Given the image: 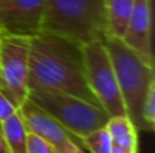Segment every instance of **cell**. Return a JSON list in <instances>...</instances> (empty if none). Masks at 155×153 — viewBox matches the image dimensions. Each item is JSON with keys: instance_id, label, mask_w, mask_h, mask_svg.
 Listing matches in <instances>:
<instances>
[{"instance_id": "cell-4", "label": "cell", "mask_w": 155, "mask_h": 153, "mask_svg": "<svg viewBox=\"0 0 155 153\" xmlns=\"http://www.w3.org/2000/svg\"><path fill=\"white\" fill-rule=\"evenodd\" d=\"M30 100L51 114L79 142L83 136L105 126L109 115L104 108L72 95L49 91H29Z\"/></svg>"}, {"instance_id": "cell-17", "label": "cell", "mask_w": 155, "mask_h": 153, "mask_svg": "<svg viewBox=\"0 0 155 153\" xmlns=\"http://www.w3.org/2000/svg\"><path fill=\"white\" fill-rule=\"evenodd\" d=\"M0 153H10L7 148V144H5L4 136H3V130H2V123H0Z\"/></svg>"}, {"instance_id": "cell-10", "label": "cell", "mask_w": 155, "mask_h": 153, "mask_svg": "<svg viewBox=\"0 0 155 153\" xmlns=\"http://www.w3.org/2000/svg\"><path fill=\"white\" fill-rule=\"evenodd\" d=\"M105 126H106L114 145L137 153L139 151V134H137V132L139 130L134 125V122L129 119L128 115L110 117Z\"/></svg>"}, {"instance_id": "cell-2", "label": "cell", "mask_w": 155, "mask_h": 153, "mask_svg": "<svg viewBox=\"0 0 155 153\" xmlns=\"http://www.w3.org/2000/svg\"><path fill=\"white\" fill-rule=\"evenodd\" d=\"M41 31L78 45L109 35L105 0H46Z\"/></svg>"}, {"instance_id": "cell-19", "label": "cell", "mask_w": 155, "mask_h": 153, "mask_svg": "<svg viewBox=\"0 0 155 153\" xmlns=\"http://www.w3.org/2000/svg\"><path fill=\"white\" fill-rule=\"evenodd\" d=\"M74 153H86V152L83 151V148H80V146H78V148H76V151L74 152Z\"/></svg>"}, {"instance_id": "cell-9", "label": "cell", "mask_w": 155, "mask_h": 153, "mask_svg": "<svg viewBox=\"0 0 155 153\" xmlns=\"http://www.w3.org/2000/svg\"><path fill=\"white\" fill-rule=\"evenodd\" d=\"M121 39L147 64L154 65L153 57V0H135L131 18Z\"/></svg>"}, {"instance_id": "cell-3", "label": "cell", "mask_w": 155, "mask_h": 153, "mask_svg": "<svg viewBox=\"0 0 155 153\" xmlns=\"http://www.w3.org/2000/svg\"><path fill=\"white\" fill-rule=\"evenodd\" d=\"M104 42L114 68L127 115L137 130H143L142 107L148 89L155 83L154 65L147 64L121 38L107 35Z\"/></svg>"}, {"instance_id": "cell-12", "label": "cell", "mask_w": 155, "mask_h": 153, "mask_svg": "<svg viewBox=\"0 0 155 153\" xmlns=\"http://www.w3.org/2000/svg\"><path fill=\"white\" fill-rule=\"evenodd\" d=\"M2 130L10 153H26L29 130L19 111L2 122Z\"/></svg>"}, {"instance_id": "cell-1", "label": "cell", "mask_w": 155, "mask_h": 153, "mask_svg": "<svg viewBox=\"0 0 155 153\" xmlns=\"http://www.w3.org/2000/svg\"><path fill=\"white\" fill-rule=\"evenodd\" d=\"M29 91L60 92L99 106L86 80L82 46L42 31L30 37Z\"/></svg>"}, {"instance_id": "cell-14", "label": "cell", "mask_w": 155, "mask_h": 153, "mask_svg": "<svg viewBox=\"0 0 155 153\" xmlns=\"http://www.w3.org/2000/svg\"><path fill=\"white\" fill-rule=\"evenodd\" d=\"M143 130L153 132L155 127V83L150 87L142 107Z\"/></svg>"}, {"instance_id": "cell-13", "label": "cell", "mask_w": 155, "mask_h": 153, "mask_svg": "<svg viewBox=\"0 0 155 153\" xmlns=\"http://www.w3.org/2000/svg\"><path fill=\"white\" fill-rule=\"evenodd\" d=\"M113 141L106 126H102L79 140L80 148L87 149L90 153H110L113 148Z\"/></svg>"}, {"instance_id": "cell-8", "label": "cell", "mask_w": 155, "mask_h": 153, "mask_svg": "<svg viewBox=\"0 0 155 153\" xmlns=\"http://www.w3.org/2000/svg\"><path fill=\"white\" fill-rule=\"evenodd\" d=\"M46 0H0V33L33 37L41 33Z\"/></svg>"}, {"instance_id": "cell-7", "label": "cell", "mask_w": 155, "mask_h": 153, "mask_svg": "<svg viewBox=\"0 0 155 153\" xmlns=\"http://www.w3.org/2000/svg\"><path fill=\"white\" fill-rule=\"evenodd\" d=\"M18 111L29 133L46 141L56 153H74L79 146L75 138L51 114L42 110L29 98L19 106Z\"/></svg>"}, {"instance_id": "cell-6", "label": "cell", "mask_w": 155, "mask_h": 153, "mask_svg": "<svg viewBox=\"0 0 155 153\" xmlns=\"http://www.w3.org/2000/svg\"><path fill=\"white\" fill-rule=\"evenodd\" d=\"M30 37L0 33V88L21 106L29 96Z\"/></svg>"}, {"instance_id": "cell-18", "label": "cell", "mask_w": 155, "mask_h": 153, "mask_svg": "<svg viewBox=\"0 0 155 153\" xmlns=\"http://www.w3.org/2000/svg\"><path fill=\"white\" fill-rule=\"evenodd\" d=\"M110 153H135V152H131V151H128V149L121 148V146H117V145H113Z\"/></svg>"}, {"instance_id": "cell-15", "label": "cell", "mask_w": 155, "mask_h": 153, "mask_svg": "<svg viewBox=\"0 0 155 153\" xmlns=\"http://www.w3.org/2000/svg\"><path fill=\"white\" fill-rule=\"evenodd\" d=\"M19 110V106L0 88V123L16 114Z\"/></svg>"}, {"instance_id": "cell-16", "label": "cell", "mask_w": 155, "mask_h": 153, "mask_svg": "<svg viewBox=\"0 0 155 153\" xmlns=\"http://www.w3.org/2000/svg\"><path fill=\"white\" fill-rule=\"evenodd\" d=\"M26 153H56V152L46 141H44L42 138H40L38 136L33 134V133H29Z\"/></svg>"}, {"instance_id": "cell-5", "label": "cell", "mask_w": 155, "mask_h": 153, "mask_svg": "<svg viewBox=\"0 0 155 153\" xmlns=\"http://www.w3.org/2000/svg\"><path fill=\"white\" fill-rule=\"evenodd\" d=\"M82 46L86 80L94 98L110 117L127 115L117 77L104 41H93Z\"/></svg>"}, {"instance_id": "cell-11", "label": "cell", "mask_w": 155, "mask_h": 153, "mask_svg": "<svg viewBox=\"0 0 155 153\" xmlns=\"http://www.w3.org/2000/svg\"><path fill=\"white\" fill-rule=\"evenodd\" d=\"M105 2H106L109 35L123 38L134 10L135 0H105Z\"/></svg>"}]
</instances>
